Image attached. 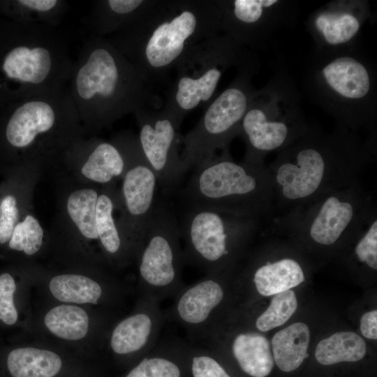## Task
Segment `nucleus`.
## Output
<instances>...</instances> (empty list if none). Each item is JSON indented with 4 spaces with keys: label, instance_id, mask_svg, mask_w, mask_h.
Returning a JSON list of instances; mask_svg holds the SVG:
<instances>
[{
    "label": "nucleus",
    "instance_id": "f257e3e1",
    "mask_svg": "<svg viewBox=\"0 0 377 377\" xmlns=\"http://www.w3.org/2000/svg\"><path fill=\"white\" fill-rule=\"evenodd\" d=\"M376 156V135L362 140L339 126L327 132L309 124L306 133L267 165L279 207L290 210L360 181Z\"/></svg>",
    "mask_w": 377,
    "mask_h": 377
},
{
    "label": "nucleus",
    "instance_id": "f03ea898",
    "mask_svg": "<svg viewBox=\"0 0 377 377\" xmlns=\"http://www.w3.org/2000/svg\"><path fill=\"white\" fill-rule=\"evenodd\" d=\"M220 33L218 0H151L108 40L149 84L164 81L197 45Z\"/></svg>",
    "mask_w": 377,
    "mask_h": 377
},
{
    "label": "nucleus",
    "instance_id": "7ed1b4c3",
    "mask_svg": "<svg viewBox=\"0 0 377 377\" xmlns=\"http://www.w3.org/2000/svg\"><path fill=\"white\" fill-rule=\"evenodd\" d=\"M80 121L98 128L135 113L151 98L149 84L105 37L90 34L67 84Z\"/></svg>",
    "mask_w": 377,
    "mask_h": 377
},
{
    "label": "nucleus",
    "instance_id": "20e7f679",
    "mask_svg": "<svg viewBox=\"0 0 377 377\" xmlns=\"http://www.w3.org/2000/svg\"><path fill=\"white\" fill-rule=\"evenodd\" d=\"M73 64L57 27L0 21V104L66 87Z\"/></svg>",
    "mask_w": 377,
    "mask_h": 377
},
{
    "label": "nucleus",
    "instance_id": "39448f33",
    "mask_svg": "<svg viewBox=\"0 0 377 377\" xmlns=\"http://www.w3.org/2000/svg\"><path fill=\"white\" fill-rule=\"evenodd\" d=\"M304 82L310 98L332 117L336 126L376 135V71L360 47L313 50Z\"/></svg>",
    "mask_w": 377,
    "mask_h": 377
},
{
    "label": "nucleus",
    "instance_id": "423d86ee",
    "mask_svg": "<svg viewBox=\"0 0 377 377\" xmlns=\"http://www.w3.org/2000/svg\"><path fill=\"white\" fill-rule=\"evenodd\" d=\"M182 191L188 207H204L259 219L274 205L267 165L235 161L229 149L193 169Z\"/></svg>",
    "mask_w": 377,
    "mask_h": 377
},
{
    "label": "nucleus",
    "instance_id": "0eeeda50",
    "mask_svg": "<svg viewBox=\"0 0 377 377\" xmlns=\"http://www.w3.org/2000/svg\"><path fill=\"white\" fill-rule=\"evenodd\" d=\"M295 82L279 68L260 89H256L241 123L239 136L246 150L244 161L265 165L266 156L280 152L308 131Z\"/></svg>",
    "mask_w": 377,
    "mask_h": 377
},
{
    "label": "nucleus",
    "instance_id": "6e6552de",
    "mask_svg": "<svg viewBox=\"0 0 377 377\" xmlns=\"http://www.w3.org/2000/svg\"><path fill=\"white\" fill-rule=\"evenodd\" d=\"M375 207L359 182L288 210L276 228L311 246L330 248L353 240Z\"/></svg>",
    "mask_w": 377,
    "mask_h": 377
},
{
    "label": "nucleus",
    "instance_id": "1a4fd4ad",
    "mask_svg": "<svg viewBox=\"0 0 377 377\" xmlns=\"http://www.w3.org/2000/svg\"><path fill=\"white\" fill-rule=\"evenodd\" d=\"M246 47L220 33L197 45L176 68L177 74L163 108L182 124L200 106L205 108L216 95L223 74L253 59Z\"/></svg>",
    "mask_w": 377,
    "mask_h": 377
},
{
    "label": "nucleus",
    "instance_id": "9d476101",
    "mask_svg": "<svg viewBox=\"0 0 377 377\" xmlns=\"http://www.w3.org/2000/svg\"><path fill=\"white\" fill-rule=\"evenodd\" d=\"M258 66L254 59L238 67L232 81L214 96L195 126L180 138L185 172L212 158L217 151L229 149L232 140L239 136L242 121L256 89L252 79Z\"/></svg>",
    "mask_w": 377,
    "mask_h": 377
},
{
    "label": "nucleus",
    "instance_id": "9b49d317",
    "mask_svg": "<svg viewBox=\"0 0 377 377\" xmlns=\"http://www.w3.org/2000/svg\"><path fill=\"white\" fill-rule=\"evenodd\" d=\"M258 219L204 207H188L179 226L184 264L205 274L226 270L258 228Z\"/></svg>",
    "mask_w": 377,
    "mask_h": 377
},
{
    "label": "nucleus",
    "instance_id": "f8f14e48",
    "mask_svg": "<svg viewBox=\"0 0 377 377\" xmlns=\"http://www.w3.org/2000/svg\"><path fill=\"white\" fill-rule=\"evenodd\" d=\"M8 110L5 138L17 150L54 151L71 142L80 127L67 87L19 100L11 103Z\"/></svg>",
    "mask_w": 377,
    "mask_h": 377
},
{
    "label": "nucleus",
    "instance_id": "ddd939ff",
    "mask_svg": "<svg viewBox=\"0 0 377 377\" xmlns=\"http://www.w3.org/2000/svg\"><path fill=\"white\" fill-rule=\"evenodd\" d=\"M179 226L168 206L156 202L136 255L141 296L159 302L174 297L185 286Z\"/></svg>",
    "mask_w": 377,
    "mask_h": 377
},
{
    "label": "nucleus",
    "instance_id": "4468645a",
    "mask_svg": "<svg viewBox=\"0 0 377 377\" xmlns=\"http://www.w3.org/2000/svg\"><path fill=\"white\" fill-rule=\"evenodd\" d=\"M221 33L246 47L265 43L282 27L292 24L297 4L287 0H218Z\"/></svg>",
    "mask_w": 377,
    "mask_h": 377
},
{
    "label": "nucleus",
    "instance_id": "2eb2a0df",
    "mask_svg": "<svg viewBox=\"0 0 377 377\" xmlns=\"http://www.w3.org/2000/svg\"><path fill=\"white\" fill-rule=\"evenodd\" d=\"M134 114L140 128L138 140L140 148L161 187L170 193L185 173L179 152L181 124L163 108L154 110L145 106Z\"/></svg>",
    "mask_w": 377,
    "mask_h": 377
},
{
    "label": "nucleus",
    "instance_id": "dca6fc26",
    "mask_svg": "<svg viewBox=\"0 0 377 377\" xmlns=\"http://www.w3.org/2000/svg\"><path fill=\"white\" fill-rule=\"evenodd\" d=\"M115 142L125 160L122 195L136 254L156 205L155 199L158 182L155 172L140 148L138 137L119 136Z\"/></svg>",
    "mask_w": 377,
    "mask_h": 377
},
{
    "label": "nucleus",
    "instance_id": "f3484780",
    "mask_svg": "<svg viewBox=\"0 0 377 377\" xmlns=\"http://www.w3.org/2000/svg\"><path fill=\"white\" fill-rule=\"evenodd\" d=\"M371 15L367 0H334L319 7L305 22L314 43L313 51L358 47L363 27Z\"/></svg>",
    "mask_w": 377,
    "mask_h": 377
},
{
    "label": "nucleus",
    "instance_id": "a211bd4d",
    "mask_svg": "<svg viewBox=\"0 0 377 377\" xmlns=\"http://www.w3.org/2000/svg\"><path fill=\"white\" fill-rule=\"evenodd\" d=\"M226 270L207 274L190 285H185L173 297L165 313V319L183 327L196 343L203 332L219 318L226 293Z\"/></svg>",
    "mask_w": 377,
    "mask_h": 377
},
{
    "label": "nucleus",
    "instance_id": "6ab92c4d",
    "mask_svg": "<svg viewBox=\"0 0 377 377\" xmlns=\"http://www.w3.org/2000/svg\"><path fill=\"white\" fill-rule=\"evenodd\" d=\"M160 303L151 297H140L136 310L112 331L110 346L114 354L142 358L156 346L166 320Z\"/></svg>",
    "mask_w": 377,
    "mask_h": 377
},
{
    "label": "nucleus",
    "instance_id": "aec40b11",
    "mask_svg": "<svg viewBox=\"0 0 377 377\" xmlns=\"http://www.w3.org/2000/svg\"><path fill=\"white\" fill-rule=\"evenodd\" d=\"M229 339L228 345L207 341L200 345L228 346L239 369L251 377H266L274 367V359L267 339L254 332H239Z\"/></svg>",
    "mask_w": 377,
    "mask_h": 377
},
{
    "label": "nucleus",
    "instance_id": "412c9836",
    "mask_svg": "<svg viewBox=\"0 0 377 377\" xmlns=\"http://www.w3.org/2000/svg\"><path fill=\"white\" fill-rule=\"evenodd\" d=\"M151 0H98L92 3L84 22L90 34L105 37L131 24Z\"/></svg>",
    "mask_w": 377,
    "mask_h": 377
},
{
    "label": "nucleus",
    "instance_id": "4be33fe9",
    "mask_svg": "<svg viewBox=\"0 0 377 377\" xmlns=\"http://www.w3.org/2000/svg\"><path fill=\"white\" fill-rule=\"evenodd\" d=\"M125 377H189L182 341H159Z\"/></svg>",
    "mask_w": 377,
    "mask_h": 377
},
{
    "label": "nucleus",
    "instance_id": "5701e85b",
    "mask_svg": "<svg viewBox=\"0 0 377 377\" xmlns=\"http://www.w3.org/2000/svg\"><path fill=\"white\" fill-rule=\"evenodd\" d=\"M251 275L255 288L263 296L286 291L299 286L305 279L301 263L287 256L256 265Z\"/></svg>",
    "mask_w": 377,
    "mask_h": 377
},
{
    "label": "nucleus",
    "instance_id": "b1692460",
    "mask_svg": "<svg viewBox=\"0 0 377 377\" xmlns=\"http://www.w3.org/2000/svg\"><path fill=\"white\" fill-rule=\"evenodd\" d=\"M310 331L303 323H295L279 330L272 338L273 359L279 369L290 372L297 369L309 355Z\"/></svg>",
    "mask_w": 377,
    "mask_h": 377
},
{
    "label": "nucleus",
    "instance_id": "393cba45",
    "mask_svg": "<svg viewBox=\"0 0 377 377\" xmlns=\"http://www.w3.org/2000/svg\"><path fill=\"white\" fill-rule=\"evenodd\" d=\"M1 10L14 21L57 27L68 10L64 0H17L2 1Z\"/></svg>",
    "mask_w": 377,
    "mask_h": 377
},
{
    "label": "nucleus",
    "instance_id": "a878e982",
    "mask_svg": "<svg viewBox=\"0 0 377 377\" xmlns=\"http://www.w3.org/2000/svg\"><path fill=\"white\" fill-rule=\"evenodd\" d=\"M61 364L55 353L31 347L13 349L7 357V367L13 377H53Z\"/></svg>",
    "mask_w": 377,
    "mask_h": 377
},
{
    "label": "nucleus",
    "instance_id": "bb28decb",
    "mask_svg": "<svg viewBox=\"0 0 377 377\" xmlns=\"http://www.w3.org/2000/svg\"><path fill=\"white\" fill-rule=\"evenodd\" d=\"M125 166L123 154L115 141H97L90 147L81 172L91 181L105 184L122 175Z\"/></svg>",
    "mask_w": 377,
    "mask_h": 377
},
{
    "label": "nucleus",
    "instance_id": "cd10ccee",
    "mask_svg": "<svg viewBox=\"0 0 377 377\" xmlns=\"http://www.w3.org/2000/svg\"><path fill=\"white\" fill-rule=\"evenodd\" d=\"M367 352L363 339L353 332H339L321 340L316 348L315 357L323 365L362 360Z\"/></svg>",
    "mask_w": 377,
    "mask_h": 377
},
{
    "label": "nucleus",
    "instance_id": "c85d7f7f",
    "mask_svg": "<svg viewBox=\"0 0 377 377\" xmlns=\"http://www.w3.org/2000/svg\"><path fill=\"white\" fill-rule=\"evenodd\" d=\"M49 288L57 300L77 304H97L103 294L99 283L80 274L56 276L51 279Z\"/></svg>",
    "mask_w": 377,
    "mask_h": 377
},
{
    "label": "nucleus",
    "instance_id": "c756f323",
    "mask_svg": "<svg viewBox=\"0 0 377 377\" xmlns=\"http://www.w3.org/2000/svg\"><path fill=\"white\" fill-rule=\"evenodd\" d=\"M45 325L55 336L66 340L84 338L89 328V316L82 308L73 305H59L45 316Z\"/></svg>",
    "mask_w": 377,
    "mask_h": 377
},
{
    "label": "nucleus",
    "instance_id": "7c9ffc66",
    "mask_svg": "<svg viewBox=\"0 0 377 377\" xmlns=\"http://www.w3.org/2000/svg\"><path fill=\"white\" fill-rule=\"evenodd\" d=\"M98 193L92 188H82L68 198V215L82 235L88 239H98L96 225Z\"/></svg>",
    "mask_w": 377,
    "mask_h": 377
},
{
    "label": "nucleus",
    "instance_id": "2f4dec72",
    "mask_svg": "<svg viewBox=\"0 0 377 377\" xmlns=\"http://www.w3.org/2000/svg\"><path fill=\"white\" fill-rule=\"evenodd\" d=\"M114 204L105 193L98 195L96 204V225L98 237L110 255L117 256L123 251V241L113 217Z\"/></svg>",
    "mask_w": 377,
    "mask_h": 377
},
{
    "label": "nucleus",
    "instance_id": "473e14b6",
    "mask_svg": "<svg viewBox=\"0 0 377 377\" xmlns=\"http://www.w3.org/2000/svg\"><path fill=\"white\" fill-rule=\"evenodd\" d=\"M182 344L189 377H231L211 350L190 342Z\"/></svg>",
    "mask_w": 377,
    "mask_h": 377
},
{
    "label": "nucleus",
    "instance_id": "72a5a7b5",
    "mask_svg": "<svg viewBox=\"0 0 377 377\" xmlns=\"http://www.w3.org/2000/svg\"><path fill=\"white\" fill-rule=\"evenodd\" d=\"M297 300L294 291L274 295L268 308L256 320L255 325L260 332H267L286 323L296 311Z\"/></svg>",
    "mask_w": 377,
    "mask_h": 377
},
{
    "label": "nucleus",
    "instance_id": "f704fd0d",
    "mask_svg": "<svg viewBox=\"0 0 377 377\" xmlns=\"http://www.w3.org/2000/svg\"><path fill=\"white\" fill-rule=\"evenodd\" d=\"M43 238V230L38 221L33 216L27 215L24 221L15 226L8 246L14 251L33 255L40 249Z\"/></svg>",
    "mask_w": 377,
    "mask_h": 377
},
{
    "label": "nucleus",
    "instance_id": "c9c22d12",
    "mask_svg": "<svg viewBox=\"0 0 377 377\" xmlns=\"http://www.w3.org/2000/svg\"><path fill=\"white\" fill-rule=\"evenodd\" d=\"M14 278L9 273L0 275V320L7 325L16 323L18 313L14 303L16 291Z\"/></svg>",
    "mask_w": 377,
    "mask_h": 377
},
{
    "label": "nucleus",
    "instance_id": "e433bc0d",
    "mask_svg": "<svg viewBox=\"0 0 377 377\" xmlns=\"http://www.w3.org/2000/svg\"><path fill=\"white\" fill-rule=\"evenodd\" d=\"M0 244L8 242L19 219L17 200L12 195H6L1 202Z\"/></svg>",
    "mask_w": 377,
    "mask_h": 377
},
{
    "label": "nucleus",
    "instance_id": "4c0bfd02",
    "mask_svg": "<svg viewBox=\"0 0 377 377\" xmlns=\"http://www.w3.org/2000/svg\"><path fill=\"white\" fill-rule=\"evenodd\" d=\"M362 335L370 339H377V311L373 310L362 315L360 320Z\"/></svg>",
    "mask_w": 377,
    "mask_h": 377
}]
</instances>
